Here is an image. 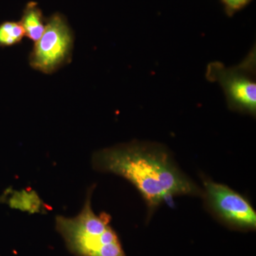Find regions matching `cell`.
<instances>
[{
  "instance_id": "6da1fadb",
  "label": "cell",
  "mask_w": 256,
  "mask_h": 256,
  "mask_svg": "<svg viewBox=\"0 0 256 256\" xmlns=\"http://www.w3.org/2000/svg\"><path fill=\"white\" fill-rule=\"evenodd\" d=\"M94 169L132 184L146 202L148 217L168 198L202 196V190L175 163L169 150L156 142L132 141L96 152Z\"/></svg>"
},
{
  "instance_id": "7a4b0ae2",
  "label": "cell",
  "mask_w": 256,
  "mask_h": 256,
  "mask_svg": "<svg viewBox=\"0 0 256 256\" xmlns=\"http://www.w3.org/2000/svg\"><path fill=\"white\" fill-rule=\"evenodd\" d=\"M94 186L88 190L80 213L75 217H56V229L66 246L75 256H127L116 230L111 216L106 212L96 214L92 210V197Z\"/></svg>"
},
{
  "instance_id": "3957f363",
  "label": "cell",
  "mask_w": 256,
  "mask_h": 256,
  "mask_svg": "<svg viewBox=\"0 0 256 256\" xmlns=\"http://www.w3.org/2000/svg\"><path fill=\"white\" fill-rule=\"evenodd\" d=\"M206 78L218 82L223 89L230 110L242 114H256V48L238 65L226 67L220 62L208 64Z\"/></svg>"
},
{
  "instance_id": "277c9868",
  "label": "cell",
  "mask_w": 256,
  "mask_h": 256,
  "mask_svg": "<svg viewBox=\"0 0 256 256\" xmlns=\"http://www.w3.org/2000/svg\"><path fill=\"white\" fill-rule=\"evenodd\" d=\"M74 34L63 15H52L45 26L44 32L30 57L32 68L42 73H54L70 62L74 47Z\"/></svg>"
},
{
  "instance_id": "5b68a950",
  "label": "cell",
  "mask_w": 256,
  "mask_h": 256,
  "mask_svg": "<svg viewBox=\"0 0 256 256\" xmlns=\"http://www.w3.org/2000/svg\"><path fill=\"white\" fill-rule=\"evenodd\" d=\"M202 196L208 210L226 225L238 230H255L256 210L238 192L223 184L205 178Z\"/></svg>"
},
{
  "instance_id": "8992f818",
  "label": "cell",
  "mask_w": 256,
  "mask_h": 256,
  "mask_svg": "<svg viewBox=\"0 0 256 256\" xmlns=\"http://www.w3.org/2000/svg\"><path fill=\"white\" fill-rule=\"evenodd\" d=\"M20 23L24 35L35 42L41 38L46 26L42 11L34 2H30L26 5Z\"/></svg>"
},
{
  "instance_id": "52a82bcc",
  "label": "cell",
  "mask_w": 256,
  "mask_h": 256,
  "mask_svg": "<svg viewBox=\"0 0 256 256\" xmlns=\"http://www.w3.org/2000/svg\"><path fill=\"white\" fill-rule=\"evenodd\" d=\"M24 36V32L21 24L16 22H4L0 24V48L20 43Z\"/></svg>"
},
{
  "instance_id": "ba28073f",
  "label": "cell",
  "mask_w": 256,
  "mask_h": 256,
  "mask_svg": "<svg viewBox=\"0 0 256 256\" xmlns=\"http://www.w3.org/2000/svg\"><path fill=\"white\" fill-rule=\"evenodd\" d=\"M252 1V0H222L226 13L228 16H233Z\"/></svg>"
}]
</instances>
